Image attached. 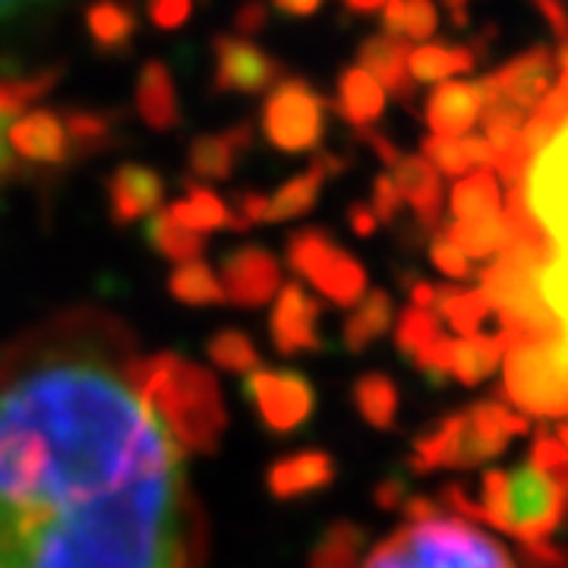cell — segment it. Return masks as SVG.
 Here are the masks:
<instances>
[{"instance_id":"1","label":"cell","mask_w":568,"mask_h":568,"mask_svg":"<svg viewBox=\"0 0 568 568\" xmlns=\"http://www.w3.org/2000/svg\"><path fill=\"white\" fill-rule=\"evenodd\" d=\"M203 521L118 338L0 361V568H196Z\"/></svg>"},{"instance_id":"2","label":"cell","mask_w":568,"mask_h":568,"mask_svg":"<svg viewBox=\"0 0 568 568\" xmlns=\"http://www.w3.org/2000/svg\"><path fill=\"white\" fill-rule=\"evenodd\" d=\"M133 383L183 452H212L224 429L222 392L205 366L181 354L133 361Z\"/></svg>"},{"instance_id":"3","label":"cell","mask_w":568,"mask_h":568,"mask_svg":"<svg viewBox=\"0 0 568 568\" xmlns=\"http://www.w3.org/2000/svg\"><path fill=\"white\" fill-rule=\"evenodd\" d=\"M446 503L458 515L484 518L521 544H544L566 515L568 487L528 458L511 470H487L480 484V503L467 499L462 487H448Z\"/></svg>"},{"instance_id":"4","label":"cell","mask_w":568,"mask_h":568,"mask_svg":"<svg viewBox=\"0 0 568 568\" xmlns=\"http://www.w3.org/2000/svg\"><path fill=\"white\" fill-rule=\"evenodd\" d=\"M521 433H528V417L499 402H477L462 414L443 417L414 443V470L487 465Z\"/></svg>"},{"instance_id":"5","label":"cell","mask_w":568,"mask_h":568,"mask_svg":"<svg viewBox=\"0 0 568 568\" xmlns=\"http://www.w3.org/2000/svg\"><path fill=\"white\" fill-rule=\"evenodd\" d=\"M361 568H508V562L480 534L433 515L395 534Z\"/></svg>"},{"instance_id":"6","label":"cell","mask_w":568,"mask_h":568,"mask_svg":"<svg viewBox=\"0 0 568 568\" xmlns=\"http://www.w3.org/2000/svg\"><path fill=\"white\" fill-rule=\"evenodd\" d=\"M506 398L534 417L568 414V338L521 335L506 347Z\"/></svg>"},{"instance_id":"7","label":"cell","mask_w":568,"mask_h":568,"mask_svg":"<svg viewBox=\"0 0 568 568\" xmlns=\"http://www.w3.org/2000/svg\"><path fill=\"white\" fill-rule=\"evenodd\" d=\"M260 126L272 149L284 155H304L323 145L328 102L304 77H282L265 95Z\"/></svg>"},{"instance_id":"8","label":"cell","mask_w":568,"mask_h":568,"mask_svg":"<svg viewBox=\"0 0 568 568\" xmlns=\"http://www.w3.org/2000/svg\"><path fill=\"white\" fill-rule=\"evenodd\" d=\"M287 265L335 306H354L366 294V272L345 246L320 227L294 231L284 246Z\"/></svg>"},{"instance_id":"9","label":"cell","mask_w":568,"mask_h":568,"mask_svg":"<svg viewBox=\"0 0 568 568\" xmlns=\"http://www.w3.org/2000/svg\"><path fill=\"white\" fill-rule=\"evenodd\" d=\"M244 398L265 429L282 436L301 429L316 410V388L301 369L291 366H260L246 373Z\"/></svg>"},{"instance_id":"10","label":"cell","mask_w":568,"mask_h":568,"mask_svg":"<svg viewBox=\"0 0 568 568\" xmlns=\"http://www.w3.org/2000/svg\"><path fill=\"white\" fill-rule=\"evenodd\" d=\"M212 89L222 95H263L284 77L282 61L253 39L222 32L212 39Z\"/></svg>"},{"instance_id":"11","label":"cell","mask_w":568,"mask_h":568,"mask_svg":"<svg viewBox=\"0 0 568 568\" xmlns=\"http://www.w3.org/2000/svg\"><path fill=\"white\" fill-rule=\"evenodd\" d=\"M320 316H323V306L316 297H310L301 284H282L272 301V316H268V338L275 351L287 357L320 351L323 347Z\"/></svg>"},{"instance_id":"12","label":"cell","mask_w":568,"mask_h":568,"mask_svg":"<svg viewBox=\"0 0 568 568\" xmlns=\"http://www.w3.org/2000/svg\"><path fill=\"white\" fill-rule=\"evenodd\" d=\"M489 82H493L496 99H506L521 111H534V108L547 102L552 89L559 85V61H556L552 48L537 44L525 54H518L515 61L503 63L489 77Z\"/></svg>"},{"instance_id":"13","label":"cell","mask_w":568,"mask_h":568,"mask_svg":"<svg viewBox=\"0 0 568 568\" xmlns=\"http://www.w3.org/2000/svg\"><path fill=\"white\" fill-rule=\"evenodd\" d=\"M224 297L237 306H265L282 287V265L265 246L244 244L222 260Z\"/></svg>"},{"instance_id":"14","label":"cell","mask_w":568,"mask_h":568,"mask_svg":"<svg viewBox=\"0 0 568 568\" xmlns=\"http://www.w3.org/2000/svg\"><path fill=\"white\" fill-rule=\"evenodd\" d=\"M7 149L29 164H67L73 149L63 118L51 108H32L7 126Z\"/></svg>"},{"instance_id":"15","label":"cell","mask_w":568,"mask_h":568,"mask_svg":"<svg viewBox=\"0 0 568 568\" xmlns=\"http://www.w3.org/2000/svg\"><path fill=\"white\" fill-rule=\"evenodd\" d=\"M484 92L477 82L446 80L439 82L424 104V121L433 136L462 140L474 130V123L484 114Z\"/></svg>"},{"instance_id":"16","label":"cell","mask_w":568,"mask_h":568,"mask_svg":"<svg viewBox=\"0 0 568 568\" xmlns=\"http://www.w3.org/2000/svg\"><path fill=\"white\" fill-rule=\"evenodd\" d=\"M164 178L149 164L126 162L108 178V209L114 224H133L162 209Z\"/></svg>"},{"instance_id":"17","label":"cell","mask_w":568,"mask_h":568,"mask_svg":"<svg viewBox=\"0 0 568 568\" xmlns=\"http://www.w3.org/2000/svg\"><path fill=\"white\" fill-rule=\"evenodd\" d=\"M335 480V462L328 452L320 448H306L297 455H284L275 465L268 467V477H265V487L275 499H301L310 493H320Z\"/></svg>"},{"instance_id":"18","label":"cell","mask_w":568,"mask_h":568,"mask_svg":"<svg viewBox=\"0 0 568 568\" xmlns=\"http://www.w3.org/2000/svg\"><path fill=\"white\" fill-rule=\"evenodd\" d=\"M448 342L443 335V325L433 316V310H417L410 306L398 316L395 323V345L402 354H407L414 364L429 376H446V351Z\"/></svg>"},{"instance_id":"19","label":"cell","mask_w":568,"mask_h":568,"mask_svg":"<svg viewBox=\"0 0 568 568\" xmlns=\"http://www.w3.org/2000/svg\"><path fill=\"white\" fill-rule=\"evenodd\" d=\"M250 142H253V126L250 123H234L222 133L196 136L186 149L190 174L205 183L227 181L234 174V164L241 159V152L250 149Z\"/></svg>"},{"instance_id":"20","label":"cell","mask_w":568,"mask_h":568,"mask_svg":"<svg viewBox=\"0 0 568 568\" xmlns=\"http://www.w3.org/2000/svg\"><path fill=\"white\" fill-rule=\"evenodd\" d=\"M92 48L104 58H121L140 32V7L133 0H92L82 13Z\"/></svg>"},{"instance_id":"21","label":"cell","mask_w":568,"mask_h":568,"mask_svg":"<svg viewBox=\"0 0 568 568\" xmlns=\"http://www.w3.org/2000/svg\"><path fill=\"white\" fill-rule=\"evenodd\" d=\"M342 171H345V162L338 155L320 152L304 174H297V178H291V181L278 186V193L265 205V222H291V219L306 215L320 200L325 181L342 174Z\"/></svg>"},{"instance_id":"22","label":"cell","mask_w":568,"mask_h":568,"mask_svg":"<svg viewBox=\"0 0 568 568\" xmlns=\"http://www.w3.org/2000/svg\"><path fill=\"white\" fill-rule=\"evenodd\" d=\"M136 111L152 130H174L181 126V99H178V85L164 61H145L140 77H136Z\"/></svg>"},{"instance_id":"23","label":"cell","mask_w":568,"mask_h":568,"mask_svg":"<svg viewBox=\"0 0 568 568\" xmlns=\"http://www.w3.org/2000/svg\"><path fill=\"white\" fill-rule=\"evenodd\" d=\"M392 183L398 186L402 200H405L420 224L433 227L439 222L443 212V181L436 174V168L426 162L424 155H398V162L392 164Z\"/></svg>"},{"instance_id":"24","label":"cell","mask_w":568,"mask_h":568,"mask_svg":"<svg viewBox=\"0 0 568 568\" xmlns=\"http://www.w3.org/2000/svg\"><path fill=\"white\" fill-rule=\"evenodd\" d=\"M407 54H410L407 41L386 36V32H376V36L361 41L357 67L366 70L383 89H388L395 99L407 102L414 95V82H410V73H407Z\"/></svg>"},{"instance_id":"25","label":"cell","mask_w":568,"mask_h":568,"mask_svg":"<svg viewBox=\"0 0 568 568\" xmlns=\"http://www.w3.org/2000/svg\"><path fill=\"white\" fill-rule=\"evenodd\" d=\"M335 108H338V114H342V121L347 126H354L357 133H366V130L376 126V121L386 111V89L373 80L366 70H361L357 63H351L338 73Z\"/></svg>"},{"instance_id":"26","label":"cell","mask_w":568,"mask_h":568,"mask_svg":"<svg viewBox=\"0 0 568 568\" xmlns=\"http://www.w3.org/2000/svg\"><path fill=\"white\" fill-rule=\"evenodd\" d=\"M443 234L465 253L467 260H487V256L508 250V244L518 234V224L508 219V212H493L484 219L452 222Z\"/></svg>"},{"instance_id":"27","label":"cell","mask_w":568,"mask_h":568,"mask_svg":"<svg viewBox=\"0 0 568 568\" xmlns=\"http://www.w3.org/2000/svg\"><path fill=\"white\" fill-rule=\"evenodd\" d=\"M503 335H465L458 342H448L446 376H455L465 386H477L499 366L506 354Z\"/></svg>"},{"instance_id":"28","label":"cell","mask_w":568,"mask_h":568,"mask_svg":"<svg viewBox=\"0 0 568 568\" xmlns=\"http://www.w3.org/2000/svg\"><path fill=\"white\" fill-rule=\"evenodd\" d=\"M168 215L200 237L209 231H222V227L246 231L244 224L237 222L234 209L224 203L219 193H212L209 186H200V183H186V196L171 205Z\"/></svg>"},{"instance_id":"29","label":"cell","mask_w":568,"mask_h":568,"mask_svg":"<svg viewBox=\"0 0 568 568\" xmlns=\"http://www.w3.org/2000/svg\"><path fill=\"white\" fill-rule=\"evenodd\" d=\"M480 63V58L474 54L470 44H420V48H410L407 54V73L410 82H446L458 73H470L474 67Z\"/></svg>"},{"instance_id":"30","label":"cell","mask_w":568,"mask_h":568,"mask_svg":"<svg viewBox=\"0 0 568 568\" xmlns=\"http://www.w3.org/2000/svg\"><path fill=\"white\" fill-rule=\"evenodd\" d=\"M395 323V304L383 287L366 291L364 297L357 301V310L347 316L345 323V347L361 354L373 342H379L386 332H392Z\"/></svg>"},{"instance_id":"31","label":"cell","mask_w":568,"mask_h":568,"mask_svg":"<svg viewBox=\"0 0 568 568\" xmlns=\"http://www.w3.org/2000/svg\"><path fill=\"white\" fill-rule=\"evenodd\" d=\"M366 534L354 521H335L316 540L310 552V568H361L364 566Z\"/></svg>"},{"instance_id":"32","label":"cell","mask_w":568,"mask_h":568,"mask_svg":"<svg viewBox=\"0 0 568 568\" xmlns=\"http://www.w3.org/2000/svg\"><path fill=\"white\" fill-rule=\"evenodd\" d=\"M145 241L149 246L168 260V263H196L200 256H203L205 241L200 234H193V231H186L183 224H178L164 209H159L149 222H145Z\"/></svg>"},{"instance_id":"33","label":"cell","mask_w":568,"mask_h":568,"mask_svg":"<svg viewBox=\"0 0 568 568\" xmlns=\"http://www.w3.org/2000/svg\"><path fill=\"white\" fill-rule=\"evenodd\" d=\"M448 209H452L455 222L484 219V215H493V212H503V190H499V181L489 171L467 174V178H462V181L452 186Z\"/></svg>"},{"instance_id":"34","label":"cell","mask_w":568,"mask_h":568,"mask_svg":"<svg viewBox=\"0 0 568 568\" xmlns=\"http://www.w3.org/2000/svg\"><path fill=\"white\" fill-rule=\"evenodd\" d=\"M61 67H44L36 73H17V77H0V121H10L26 114V108L48 95L61 82Z\"/></svg>"},{"instance_id":"35","label":"cell","mask_w":568,"mask_h":568,"mask_svg":"<svg viewBox=\"0 0 568 568\" xmlns=\"http://www.w3.org/2000/svg\"><path fill=\"white\" fill-rule=\"evenodd\" d=\"M354 407L369 426L392 429L398 417V388L386 373H364L354 383Z\"/></svg>"},{"instance_id":"36","label":"cell","mask_w":568,"mask_h":568,"mask_svg":"<svg viewBox=\"0 0 568 568\" xmlns=\"http://www.w3.org/2000/svg\"><path fill=\"white\" fill-rule=\"evenodd\" d=\"M168 291H171L174 301H181V304L186 306H215L227 301L219 275H215L203 260L178 265V268L168 275Z\"/></svg>"},{"instance_id":"37","label":"cell","mask_w":568,"mask_h":568,"mask_svg":"<svg viewBox=\"0 0 568 568\" xmlns=\"http://www.w3.org/2000/svg\"><path fill=\"white\" fill-rule=\"evenodd\" d=\"M63 126H67V136H70V149L77 155L102 152L114 142V118L104 114V111L67 108L63 111Z\"/></svg>"},{"instance_id":"38","label":"cell","mask_w":568,"mask_h":568,"mask_svg":"<svg viewBox=\"0 0 568 568\" xmlns=\"http://www.w3.org/2000/svg\"><path fill=\"white\" fill-rule=\"evenodd\" d=\"M209 361L224 373H253L263 366V357L253 345V338L241 328H222L209 338Z\"/></svg>"},{"instance_id":"39","label":"cell","mask_w":568,"mask_h":568,"mask_svg":"<svg viewBox=\"0 0 568 568\" xmlns=\"http://www.w3.org/2000/svg\"><path fill=\"white\" fill-rule=\"evenodd\" d=\"M433 306H439V313L462 332V338H465V335H477L484 316H489L487 297H484L480 291H455V287H443V291H436V304Z\"/></svg>"},{"instance_id":"40","label":"cell","mask_w":568,"mask_h":568,"mask_svg":"<svg viewBox=\"0 0 568 568\" xmlns=\"http://www.w3.org/2000/svg\"><path fill=\"white\" fill-rule=\"evenodd\" d=\"M424 159L436 168V174H446V178H465L467 171H470V162H467V152H465V140L426 136Z\"/></svg>"},{"instance_id":"41","label":"cell","mask_w":568,"mask_h":568,"mask_svg":"<svg viewBox=\"0 0 568 568\" xmlns=\"http://www.w3.org/2000/svg\"><path fill=\"white\" fill-rule=\"evenodd\" d=\"M439 29V10L433 0H405V17H402V39L426 41Z\"/></svg>"},{"instance_id":"42","label":"cell","mask_w":568,"mask_h":568,"mask_svg":"<svg viewBox=\"0 0 568 568\" xmlns=\"http://www.w3.org/2000/svg\"><path fill=\"white\" fill-rule=\"evenodd\" d=\"M196 13V0H145V17L155 29L174 32L183 29Z\"/></svg>"},{"instance_id":"43","label":"cell","mask_w":568,"mask_h":568,"mask_svg":"<svg viewBox=\"0 0 568 568\" xmlns=\"http://www.w3.org/2000/svg\"><path fill=\"white\" fill-rule=\"evenodd\" d=\"M429 260H433V265H436L443 275H448V278H467V275H470V260H467L458 246L448 241L446 234H436V237H433Z\"/></svg>"},{"instance_id":"44","label":"cell","mask_w":568,"mask_h":568,"mask_svg":"<svg viewBox=\"0 0 568 568\" xmlns=\"http://www.w3.org/2000/svg\"><path fill=\"white\" fill-rule=\"evenodd\" d=\"M402 193H398V186L392 183L388 174H379L376 181H373V196H369V212L376 215V222H395V215H398V209H402Z\"/></svg>"},{"instance_id":"45","label":"cell","mask_w":568,"mask_h":568,"mask_svg":"<svg viewBox=\"0 0 568 568\" xmlns=\"http://www.w3.org/2000/svg\"><path fill=\"white\" fill-rule=\"evenodd\" d=\"M265 22H268V7H265V0H244V3L237 7V13H234L237 36H244V39L260 36L265 29Z\"/></svg>"},{"instance_id":"46","label":"cell","mask_w":568,"mask_h":568,"mask_svg":"<svg viewBox=\"0 0 568 568\" xmlns=\"http://www.w3.org/2000/svg\"><path fill=\"white\" fill-rule=\"evenodd\" d=\"M534 10L547 20L549 32L559 39L562 48H568V7L566 0H530Z\"/></svg>"},{"instance_id":"47","label":"cell","mask_w":568,"mask_h":568,"mask_svg":"<svg viewBox=\"0 0 568 568\" xmlns=\"http://www.w3.org/2000/svg\"><path fill=\"white\" fill-rule=\"evenodd\" d=\"M265 200L263 193H256V190H241L237 196H234V215H237V222L250 227V224H260L265 222Z\"/></svg>"},{"instance_id":"48","label":"cell","mask_w":568,"mask_h":568,"mask_svg":"<svg viewBox=\"0 0 568 568\" xmlns=\"http://www.w3.org/2000/svg\"><path fill=\"white\" fill-rule=\"evenodd\" d=\"M272 7L282 13V17H297V20H306V17H316L323 0H272Z\"/></svg>"},{"instance_id":"49","label":"cell","mask_w":568,"mask_h":568,"mask_svg":"<svg viewBox=\"0 0 568 568\" xmlns=\"http://www.w3.org/2000/svg\"><path fill=\"white\" fill-rule=\"evenodd\" d=\"M347 222H351V227H354V234H361V237H369V234L379 227L376 215L369 212V205L366 203L351 205V209H347Z\"/></svg>"},{"instance_id":"50","label":"cell","mask_w":568,"mask_h":568,"mask_svg":"<svg viewBox=\"0 0 568 568\" xmlns=\"http://www.w3.org/2000/svg\"><path fill=\"white\" fill-rule=\"evenodd\" d=\"M407 487L402 480H386L383 487L376 489V503L383 508H392V506H402V499H405Z\"/></svg>"},{"instance_id":"51","label":"cell","mask_w":568,"mask_h":568,"mask_svg":"<svg viewBox=\"0 0 568 568\" xmlns=\"http://www.w3.org/2000/svg\"><path fill=\"white\" fill-rule=\"evenodd\" d=\"M7 126H10V121H0V178H7L13 171V162H17L7 149Z\"/></svg>"},{"instance_id":"52","label":"cell","mask_w":568,"mask_h":568,"mask_svg":"<svg viewBox=\"0 0 568 568\" xmlns=\"http://www.w3.org/2000/svg\"><path fill=\"white\" fill-rule=\"evenodd\" d=\"M443 7L452 13V22H455L458 29H465L467 20H470V13H467V0H443Z\"/></svg>"},{"instance_id":"53","label":"cell","mask_w":568,"mask_h":568,"mask_svg":"<svg viewBox=\"0 0 568 568\" xmlns=\"http://www.w3.org/2000/svg\"><path fill=\"white\" fill-rule=\"evenodd\" d=\"M388 0H347V10L351 13H373L379 7H386Z\"/></svg>"},{"instance_id":"54","label":"cell","mask_w":568,"mask_h":568,"mask_svg":"<svg viewBox=\"0 0 568 568\" xmlns=\"http://www.w3.org/2000/svg\"><path fill=\"white\" fill-rule=\"evenodd\" d=\"M559 443H562V448H566V455H568V424L559 429Z\"/></svg>"},{"instance_id":"55","label":"cell","mask_w":568,"mask_h":568,"mask_svg":"<svg viewBox=\"0 0 568 568\" xmlns=\"http://www.w3.org/2000/svg\"><path fill=\"white\" fill-rule=\"evenodd\" d=\"M0 3H7V0H0Z\"/></svg>"}]
</instances>
